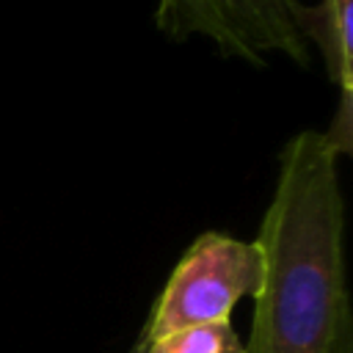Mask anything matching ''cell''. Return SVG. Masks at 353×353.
Returning a JSON list of instances; mask_svg holds the SVG:
<instances>
[{
  "instance_id": "cell-2",
  "label": "cell",
  "mask_w": 353,
  "mask_h": 353,
  "mask_svg": "<svg viewBox=\"0 0 353 353\" xmlns=\"http://www.w3.org/2000/svg\"><path fill=\"white\" fill-rule=\"evenodd\" d=\"M154 22L176 41L204 36L256 66L268 55L309 63L317 41V17L301 0H157Z\"/></svg>"
},
{
  "instance_id": "cell-6",
  "label": "cell",
  "mask_w": 353,
  "mask_h": 353,
  "mask_svg": "<svg viewBox=\"0 0 353 353\" xmlns=\"http://www.w3.org/2000/svg\"><path fill=\"white\" fill-rule=\"evenodd\" d=\"M143 347H146V336H143V331H141V336H138V342L130 347V353H143Z\"/></svg>"
},
{
  "instance_id": "cell-5",
  "label": "cell",
  "mask_w": 353,
  "mask_h": 353,
  "mask_svg": "<svg viewBox=\"0 0 353 353\" xmlns=\"http://www.w3.org/2000/svg\"><path fill=\"white\" fill-rule=\"evenodd\" d=\"M146 336V334H143ZM143 353H243V342L232 323L188 325L160 339H146Z\"/></svg>"
},
{
  "instance_id": "cell-3",
  "label": "cell",
  "mask_w": 353,
  "mask_h": 353,
  "mask_svg": "<svg viewBox=\"0 0 353 353\" xmlns=\"http://www.w3.org/2000/svg\"><path fill=\"white\" fill-rule=\"evenodd\" d=\"M262 259L254 240L221 232L199 234L171 270L152 314L146 339H160L188 325L226 323L240 298H254Z\"/></svg>"
},
{
  "instance_id": "cell-4",
  "label": "cell",
  "mask_w": 353,
  "mask_h": 353,
  "mask_svg": "<svg viewBox=\"0 0 353 353\" xmlns=\"http://www.w3.org/2000/svg\"><path fill=\"white\" fill-rule=\"evenodd\" d=\"M325 39L328 74L339 85V113L325 132L339 154L350 152L353 121V0H323V22H317V39Z\"/></svg>"
},
{
  "instance_id": "cell-1",
  "label": "cell",
  "mask_w": 353,
  "mask_h": 353,
  "mask_svg": "<svg viewBox=\"0 0 353 353\" xmlns=\"http://www.w3.org/2000/svg\"><path fill=\"white\" fill-rule=\"evenodd\" d=\"M336 146L320 130L292 135L256 234L262 259L243 353H334L345 317V204Z\"/></svg>"
}]
</instances>
